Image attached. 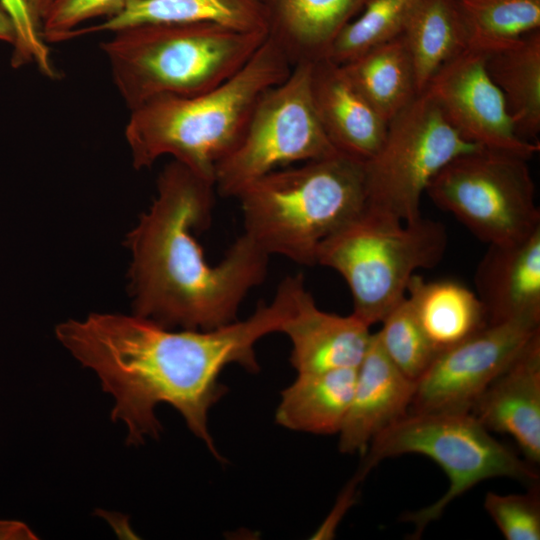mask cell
<instances>
[{"instance_id":"cell-1","label":"cell","mask_w":540,"mask_h":540,"mask_svg":"<svg viewBox=\"0 0 540 540\" xmlns=\"http://www.w3.org/2000/svg\"><path fill=\"white\" fill-rule=\"evenodd\" d=\"M304 285L302 274L287 276L270 303L259 304L244 320L212 330L177 331L137 315L92 313L84 320L59 324L55 333L113 396L111 418L126 424L127 444L159 436L161 424L154 410L166 403L222 460L208 427L209 410L226 393L219 375L230 364L250 372L259 370L256 343L281 331Z\"/></svg>"},{"instance_id":"cell-2","label":"cell","mask_w":540,"mask_h":540,"mask_svg":"<svg viewBox=\"0 0 540 540\" xmlns=\"http://www.w3.org/2000/svg\"><path fill=\"white\" fill-rule=\"evenodd\" d=\"M215 186L173 160L157 195L128 234L134 315L163 327L212 330L237 320L247 294L267 274L269 255L242 233L215 265L194 233L210 222Z\"/></svg>"},{"instance_id":"cell-3","label":"cell","mask_w":540,"mask_h":540,"mask_svg":"<svg viewBox=\"0 0 540 540\" xmlns=\"http://www.w3.org/2000/svg\"><path fill=\"white\" fill-rule=\"evenodd\" d=\"M291 69L266 37L223 83L191 96H159L130 110L125 138L133 167L148 168L169 155L214 184L216 166L236 146L260 96Z\"/></svg>"},{"instance_id":"cell-4","label":"cell","mask_w":540,"mask_h":540,"mask_svg":"<svg viewBox=\"0 0 540 540\" xmlns=\"http://www.w3.org/2000/svg\"><path fill=\"white\" fill-rule=\"evenodd\" d=\"M240 201L244 232L269 256L316 264L318 246L366 205L364 163L342 153L273 170Z\"/></svg>"},{"instance_id":"cell-5","label":"cell","mask_w":540,"mask_h":540,"mask_svg":"<svg viewBox=\"0 0 540 540\" xmlns=\"http://www.w3.org/2000/svg\"><path fill=\"white\" fill-rule=\"evenodd\" d=\"M101 42L113 83L133 110L159 96H191L233 76L266 39L214 23L127 27Z\"/></svg>"},{"instance_id":"cell-6","label":"cell","mask_w":540,"mask_h":540,"mask_svg":"<svg viewBox=\"0 0 540 540\" xmlns=\"http://www.w3.org/2000/svg\"><path fill=\"white\" fill-rule=\"evenodd\" d=\"M447 241L440 222L422 217L403 222L365 206L320 243L316 264L344 278L352 313L371 327L405 298L416 270L440 262Z\"/></svg>"},{"instance_id":"cell-7","label":"cell","mask_w":540,"mask_h":540,"mask_svg":"<svg viewBox=\"0 0 540 540\" xmlns=\"http://www.w3.org/2000/svg\"><path fill=\"white\" fill-rule=\"evenodd\" d=\"M408 453L430 458L449 479L441 498L404 515L403 520L415 526L414 538L453 500L484 480L509 477L528 484L538 480L533 464L496 440L471 412L432 411L408 412L375 436L352 481L358 484L380 461Z\"/></svg>"},{"instance_id":"cell-8","label":"cell","mask_w":540,"mask_h":540,"mask_svg":"<svg viewBox=\"0 0 540 540\" xmlns=\"http://www.w3.org/2000/svg\"><path fill=\"white\" fill-rule=\"evenodd\" d=\"M528 159L479 147L447 163L426 193L478 239L506 244L540 228V211Z\"/></svg>"},{"instance_id":"cell-9","label":"cell","mask_w":540,"mask_h":540,"mask_svg":"<svg viewBox=\"0 0 540 540\" xmlns=\"http://www.w3.org/2000/svg\"><path fill=\"white\" fill-rule=\"evenodd\" d=\"M311 66H293L282 82L260 96L236 146L216 166L214 186L220 196L236 197L248 184L279 167L340 153L315 111Z\"/></svg>"},{"instance_id":"cell-10","label":"cell","mask_w":540,"mask_h":540,"mask_svg":"<svg viewBox=\"0 0 540 540\" xmlns=\"http://www.w3.org/2000/svg\"><path fill=\"white\" fill-rule=\"evenodd\" d=\"M479 147L461 137L432 98L421 93L388 123L380 149L364 163L365 206L403 222L418 220L432 178L455 157Z\"/></svg>"},{"instance_id":"cell-11","label":"cell","mask_w":540,"mask_h":540,"mask_svg":"<svg viewBox=\"0 0 540 540\" xmlns=\"http://www.w3.org/2000/svg\"><path fill=\"white\" fill-rule=\"evenodd\" d=\"M539 325L527 319L488 324L441 352L416 382L409 412H470L484 390L540 331Z\"/></svg>"},{"instance_id":"cell-12","label":"cell","mask_w":540,"mask_h":540,"mask_svg":"<svg viewBox=\"0 0 540 540\" xmlns=\"http://www.w3.org/2000/svg\"><path fill=\"white\" fill-rule=\"evenodd\" d=\"M485 61V51L469 47L445 64L423 92L468 142L529 160L540 150V144L516 134L503 95L489 76Z\"/></svg>"},{"instance_id":"cell-13","label":"cell","mask_w":540,"mask_h":540,"mask_svg":"<svg viewBox=\"0 0 540 540\" xmlns=\"http://www.w3.org/2000/svg\"><path fill=\"white\" fill-rule=\"evenodd\" d=\"M470 412L489 431L513 437L528 462H540V331L484 390Z\"/></svg>"},{"instance_id":"cell-14","label":"cell","mask_w":540,"mask_h":540,"mask_svg":"<svg viewBox=\"0 0 540 540\" xmlns=\"http://www.w3.org/2000/svg\"><path fill=\"white\" fill-rule=\"evenodd\" d=\"M415 388L416 381L392 363L372 333L339 431V450L363 455L375 436L409 412Z\"/></svg>"},{"instance_id":"cell-15","label":"cell","mask_w":540,"mask_h":540,"mask_svg":"<svg viewBox=\"0 0 540 540\" xmlns=\"http://www.w3.org/2000/svg\"><path fill=\"white\" fill-rule=\"evenodd\" d=\"M475 285L488 324L540 322V228L517 242L489 244Z\"/></svg>"},{"instance_id":"cell-16","label":"cell","mask_w":540,"mask_h":540,"mask_svg":"<svg viewBox=\"0 0 540 540\" xmlns=\"http://www.w3.org/2000/svg\"><path fill=\"white\" fill-rule=\"evenodd\" d=\"M280 332L291 342L290 362L298 374L358 368L372 336L370 326L353 313L319 309L306 287Z\"/></svg>"},{"instance_id":"cell-17","label":"cell","mask_w":540,"mask_h":540,"mask_svg":"<svg viewBox=\"0 0 540 540\" xmlns=\"http://www.w3.org/2000/svg\"><path fill=\"white\" fill-rule=\"evenodd\" d=\"M311 95L318 119L335 149L363 163L380 149L388 123L328 58L311 66Z\"/></svg>"},{"instance_id":"cell-18","label":"cell","mask_w":540,"mask_h":540,"mask_svg":"<svg viewBox=\"0 0 540 540\" xmlns=\"http://www.w3.org/2000/svg\"><path fill=\"white\" fill-rule=\"evenodd\" d=\"M266 37L295 66L327 58L342 29L367 0H259Z\"/></svg>"},{"instance_id":"cell-19","label":"cell","mask_w":540,"mask_h":540,"mask_svg":"<svg viewBox=\"0 0 540 540\" xmlns=\"http://www.w3.org/2000/svg\"><path fill=\"white\" fill-rule=\"evenodd\" d=\"M160 23H214L242 32L266 34L259 0H126L117 15L83 27L77 37Z\"/></svg>"},{"instance_id":"cell-20","label":"cell","mask_w":540,"mask_h":540,"mask_svg":"<svg viewBox=\"0 0 540 540\" xmlns=\"http://www.w3.org/2000/svg\"><path fill=\"white\" fill-rule=\"evenodd\" d=\"M406 297L438 355L488 325L477 294L458 281H426L415 273Z\"/></svg>"},{"instance_id":"cell-21","label":"cell","mask_w":540,"mask_h":540,"mask_svg":"<svg viewBox=\"0 0 540 540\" xmlns=\"http://www.w3.org/2000/svg\"><path fill=\"white\" fill-rule=\"evenodd\" d=\"M357 368L298 374L281 393L276 410L280 426L313 434L339 433L356 382Z\"/></svg>"},{"instance_id":"cell-22","label":"cell","mask_w":540,"mask_h":540,"mask_svg":"<svg viewBox=\"0 0 540 540\" xmlns=\"http://www.w3.org/2000/svg\"><path fill=\"white\" fill-rule=\"evenodd\" d=\"M485 53L486 69L503 95L516 134L536 141L540 132V30Z\"/></svg>"},{"instance_id":"cell-23","label":"cell","mask_w":540,"mask_h":540,"mask_svg":"<svg viewBox=\"0 0 540 540\" xmlns=\"http://www.w3.org/2000/svg\"><path fill=\"white\" fill-rule=\"evenodd\" d=\"M340 66L355 88L387 123L420 95L412 60L402 35Z\"/></svg>"},{"instance_id":"cell-24","label":"cell","mask_w":540,"mask_h":540,"mask_svg":"<svg viewBox=\"0 0 540 540\" xmlns=\"http://www.w3.org/2000/svg\"><path fill=\"white\" fill-rule=\"evenodd\" d=\"M402 37L419 94L445 64L470 46L469 30L458 0H422Z\"/></svg>"},{"instance_id":"cell-25","label":"cell","mask_w":540,"mask_h":540,"mask_svg":"<svg viewBox=\"0 0 540 540\" xmlns=\"http://www.w3.org/2000/svg\"><path fill=\"white\" fill-rule=\"evenodd\" d=\"M470 46L489 51L540 30V0H458Z\"/></svg>"},{"instance_id":"cell-26","label":"cell","mask_w":540,"mask_h":540,"mask_svg":"<svg viewBox=\"0 0 540 540\" xmlns=\"http://www.w3.org/2000/svg\"><path fill=\"white\" fill-rule=\"evenodd\" d=\"M422 0H367L361 15L351 20L333 42L327 58L344 64L403 34Z\"/></svg>"},{"instance_id":"cell-27","label":"cell","mask_w":540,"mask_h":540,"mask_svg":"<svg viewBox=\"0 0 540 540\" xmlns=\"http://www.w3.org/2000/svg\"><path fill=\"white\" fill-rule=\"evenodd\" d=\"M381 323L382 328L376 333L383 350L406 377L417 382L438 353L424 334L406 296Z\"/></svg>"},{"instance_id":"cell-28","label":"cell","mask_w":540,"mask_h":540,"mask_svg":"<svg viewBox=\"0 0 540 540\" xmlns=\"http://www.w3.org/2000/svg\"><path fill=\"white\" fill-rule=\"evenodd\" d=\"M484 507L505 539H540V498L535 490L509 495L488 492Z\"/></svg>"},{"instance_id":"cell-29","label":"cell","mask_w":540,"mask_h":540,"mask_svg":"<svg viewBox=\"0 0 540 540\" xmlns=\"http://www.w3.org/2000/svg\"><path fill=\"white\" fill-rule=\"evenodd\" d=\"M126 0H54L41 25L46 43H58L77 37L83 24L96 18L117 15Z\"/></svg>"},{"instance_id":"cell-30","label":"cell","mask_w":540,"mask_h":540,"mask_svg":"<svg viewBox=\"0 0 540 540\" xmlns=\"http://www.w3.org/2000/svg\"><path fill=\"white\" fill-rule=\"evenodd\" d=\"M11 18L16 41L13 45L11 63L14 67L35 64L38 70L51 79L57 77L50 49L44 40L41 28L33 20L24 0H0Z\"/></svg>"},{"instance_id":"cell-31","label":"cell","mask_w":540,"mask_h":540,"mask_svg":"<svg viewBox=\"0 0 540 540\" xmlns=\"http://www.w3.org/2000/svg\"><path fill=\"white\" fill-rule=\"evenodd\" d=\"M34 533L22 522L0 520V539H35Z\"/></svg>"},{"instance_id":"cell-32","label":"cell","mask_w":540,"mask_h":540,"mask_svg":"<svg viewBox=\"0 0 540 540\" xmlns=\"http://www.w3.org/2000/svg\"><path fill=\"white\" fill-rule=\"evenodd\" d=\"M0 41L9 43L12 45L16 41V33L13 22L9 17L7 11L0 2Z\"/></svg>"},{"instance_id":"cell-33","label":"cell","mask_w":540,"mask_h":540,"mask_svg":"<svg viewBox=\"0 0 540 540\" xmlns=\"http://www.w3.org/2000/svg\"><path fill=\"white\" fill-rule=\"evenodd\" d=\"M33 20L41 28L42 21L54 0H24Z\"/></svg>"}]
</instances>
